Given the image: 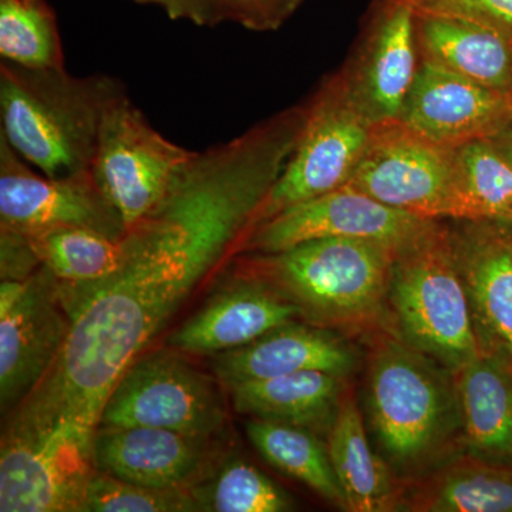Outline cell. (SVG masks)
<instances>
[{
  "instance_id": "1",
  "label": "cell",
  "mask_w": 512,
  "mask_h": 512,
  "mask_svg": "<svg viewBox=\"0 0 512 512\" xmlns=\"http://www.w3.org/2000/svg\"><path fill=\"white\" fill-rule=\"evenodd\" d=\"M303 124L301 107H289L228 143L192 151L161 201L127 229L114 274L59 281L72 329L45 379L13 410L16 429L92 456L111 390L201 282L244 247Z\"/></svg>"
},
{
  "instance_id": "2",
  "label": "cell",
  "mask_w": 512,
  "mask_h": 512,
  "mask_svg": "<svg viewBox=\"0 0 512 512\" xmlns=\"http://www.w3.org/2000/svg\"><path fill=\"white\" fill-rule=\"evenodd\" d=\"M366 370L370 433L403 484L464 451L454 372L386 329L370 345Z\"/></svg>"
},
{
  "instance_id": "3",
  "label": "cell",
  "mask_w": 512,
  "mask_h": 512,
  "mask_svg": "<svg viewBox=\"0 0 512 512\" xmlns=\"http://www.w3.org/2000/svg\"><path fill=\"white\" fill-rule=\"evenodd\" d=\"M123 84L106 74L0 63V137L50 178L92 173L100 124Z\"/></svg>"
},
{
  "instance_id": "4",
  "label": "cell",
  "mask_w": 512,
  "mask_h": 512,
  "mask_svg": "<svg viewBox=\"0 0 512 512\" xmlns=\"http://www.w3.org/2000/svg\"><path fill=\"white\" fill-rule=\"evenodd\" d=\"M396 247L362 238H318L274 254H256V276L333 330L372 329L387 318Z\"/></svg>"
},
{
  "instance_id": "5",
  "label": "cell",
  "mask_w": 512,
  "mask_h": 512,
  "mask_svg": "<svg viewBox=\"0 0 512 512\" xmlns=\"http://www.w3.org/2000/svg\"><path fill=\"white\" fill-rule=\"evenodd\" d=\"M383 329L451 372L480 355L446 222L397 249Z\"/></svg>"
},
{
  "instance_id": "6",
  "label": "cell",
  "mask_w": 512,
  "mask_h": 512,
  "mask_svg": "<svg viewBox=\"0 0 512 512\" xmlns=\"http://www.w3.org/2000/svg\"><path fill=\"white\" fill-rule=\"evenodd\" d=\"M183 355L163 349L138 357L107 397L99 426L156 427L205 441L217 436L227 419L220 387Z\"/></svg>"
},
{
  "instance_id": "7",
  "label": "cell",
  "mask_w": 512,
  "mask_h": 512,
  "mask_svg": "<svg viewBox=\"0 0 512 512\" xmlns=\"http://www.w3.org/2000/svg\"><path fill=\"white\" fill-rule=\"evenodd\" d=\"M349 187L426 220H464L454 148L431 143L400 121L373 127Z\"/></svg>"
},
{
  "instance_id": "8",
  "label": "cell",
  "mask_w": 512,
  "mask_h": 512,
  "mask_svg": "<svg viewBox=\"0 0 512 512\" xmlns=\"http://www.w3.org/2000/svg\"><path fill=\"white\" fill-rule=\"evenodd\" d=\"M373 127L349 100L338 74L330 76L308 103L298 144L255 227L288 208L348 185Z\"/></svg>"
},
{
  "instance_id": "9",
  "label": "cell",
  "mask_w": 512,
  "mask_h": 512,
  "mask_svg": "<svg viewBox=\"0 0 512 512\" xmlns=\"http://www.w3.org/2000/svg\"><path fill=\"white\" fill-rule=\"evenodd\" d=\"M191 154L161 136L123 89L104 110L92 173L128 229L156 207Z\"/></svg>"
},
{
  "instance_id": "10",
  "label": "cell",
  "mask_w": 512,
  "mask_h": 512,
  "mask_svg": "<svg viewBox=\"0 0 512 512\" xmlns=\"http://www.w3.org/2000/svg\"><path fill=\"white\" fill-rule=\"evenodd\" d=\"M86 227L123 238L126 225L93 173L50 178L0 137V229L32 237L50 229Z\"/></svg>"
},
{
  "instance_id": "11",
  "label": "cell",
  "mask_w": 512,
  "mask_h": 512,
  "mask_svg": "<svg viewBox=\"0 0 512 512\" xmlns=\"http://www.w3.org/2000/svg\"><path fill=\"white\" fill-rule=\"evenodd\" d=\"M417 12L409 0H382L338 76L372 126L399 121L421 63Z\"/></svg>"
},
{
  "instance_id": "12",
  "label": "cell",
  "mask_w": 512,
  "mask_h": 512,
  "mask_svg": "<svg viewBox=\"0 0 512 512\" xmlns=\"http://www.w3.org/2000/svg\"><path fill=\"white\" fill-rule=\"evenodd\" d=\"M345 185L282 211L249 234L244 251L274 254L318 238H362L402 248L437 224Z\"/></svg>"
},
{
  "instance_id": "13",
  "label": "cell",
  "mask_w": 512,
  "mask_h": 512,
  "mask_svg": "<svg viewBox=\"0 0 512 512\" xmlns=\"http://www.w3.org/2000/svg\"><path fill=\"white\" fill-rule=\"evenodd\" d=\"M72 320L60 282L46 268L26 279L12 305L0 306V404L12 413L47 376L69 339Z\"/></svg>"
},
{
  "instance_id": "14",
  "label": "cell",
  "mask_w": 512,
  "mask_h": 512,
  "mask_svg": "<svg viewBox=\"0 0 512 512\" xmlns=\"http://www.w3.org/2000/svg\"><path fill=\"white\" fill-rule=\"evenodd\" d=\"M448 234L478 348L512 369V225L451 220Z\"/></svg>"
},
{
  "instance_id": "15",
  "label": "cell",
  "mask_w": 512,
  "mask_h": 512,
  "mask_svg": "<svg viewBox=\"0 0 512 512\" xmlns=\"http://www.w3.org/2000/svg\"><path fill=\"white\" fill-rule=\"evenodd\" d=\"M512 120V97L421 59L400 123L441 147L490 138Z\"/></svg>"
},
{
  "instance_id": "16",
  "label": "cell",
  "mask_w": 512,
  "mask_h": 512,
  "mask_svg": "<svg viewBox=\"0 0 512 512\" xmlns=\"http://www.w3.org/2000/svg\"><path fill=\"white\" fill-rule=\"evenodd\" d=\"M359 356L336 330L308 323L276 326L242 348L215 355L214 370L227 387L305 370L349 377Z\"/></svg>"
},
{
  "instance_id": "17",
  "label": "cell",
  "mask_w": 512,
  "mask_h": 512,
  "mask_svg": "<svg viewBox=\"0 0 512 512\" xmlns=\"http://www.w3.org/2000/svg\"><path fill=\"white\" fill-rule=\"evenodd\" d=\"M208 441L156 427H97L94 470L156 488H191L208 464Z\"/></svg>"
},
{
  "instance_id": "18",
  "label": "cell",
  "mask_w": 512,
  "mask_h": 512,
  "mask_svg": "<svg viewBox=\"0 0 512 512\" xmlns=\"http://www.w3.org/2000/svg\"><path fill=\"white\" fill-rule=\"evenodd\" d=\"M298 316V306L255 276L218 293L171 333L168 345L184 355H220L242 348Z\"/></svg>"
},
{
  "instance_id": "19",
  "label": "cell",
  "mask_w": 512,
  "mask_h": 512,
  "mask_svg": "<svg viewBox=\"0 0 512 512\" xmlns=\"http://www.w3.org/2000/svg\"><path fill=\"white\" fill-rule=\"evenodd\" d=\"M94 473L86 458L37 441L2 437L0 511L82 512Z\"/></svg>"
},
{
  "instance_id": "20",
  "label": "cell",
  "mask_w": 512,
  "mask_h": 512,
  "mask_svg": "<svg viewBox=\"0 0 512 512\" xmlns=\"http://www.w3.org/2000/svg\"><path fill=\"white\" fill-rule=\"evenodd\" d=\"M421 59L512 97V35L467 16L417 10Z\"/></svg>"
},
{
  "instance_id": "21",
  "label": "cell",
  "mask_w": 512,
  "mask_h": 512,
  "mask_svg": "<svg viewBox=\"0 0 512 512\" xmlns=\"http://www.w3.org/2000/svg\"><path fill=\"white\" fill-rule=\"evenodd\" d=\"M400 511L512 512V463L461 451L404 483Z\"/></svg>"
},
{
  "instance_id": "22",
  "label": "cell",
  "mask_w": 512,
  "mask_h": 512,
  "mask_svg": "<svg viewBox=\"0 0 512 512\" xmlns=\"http://www.w3.org/2000/svg\"><path fill=\"white\" fill-rule=\"evenodd\" d=\"M348 377L305 370L228 387L238 413L328 436L346 394Z\"/></svg>"
},
{
  "instance_id": "23",
  "label": "cell",
  "mask_w": 512,
  "mask_h": 512,
  "mask_svg": "<svg viewBox=\"0 0 512 512\" xmlns=\"http://www.w3.org/2000/svg\"><path fill=\"white\" fill-rule=\"evenodd\" d=\"M326 439L346 511H400L404 484L373 450L365 417L352 393L343 397Z\"/></svg>"
},
{
  "instance_id": "24",
  "label": "cell",
  "mask_w": 512,
  "mask_h": 512,
  "mask_svg": "<svg viewBox=\"0 0 512 512\" xmlns=\"http://www.w3.org/2000/svg\"><path fill=\"white\" fill-rule=\"evenodd\" d=\"M464 451L485 460L512 463V369L480 353L454 372Z\"/></svg>"
},
{
  "instance_id": "25",
  "label": "cell",
  "mask_w": 512,
  "mask_h": 512,
  "mask_svg": "<svg viewBox=\"0 0 512 512\" xmlns=\"http://www.w3.org/2000/svg\"><path fill=\"white\" fill-rule=\"evenodd\" d=\"M245 427L252 446L272 467L346 511L345 495L330 461L328 441L325 443L320 434L261 419H251Z\"/></svg>"
},
{
  "instance_id": "26",
  "label": "cell",
  "mask_w": 512,
  "mask_h": 512,
  "mask_svg": "<svg viewBox=\"0 0 512 512\" xmlns=\"http://www.w3.org/2000/svg\"><path fill=\"white\" fill-rule=\"evenodd\" d=\"M28 238L43 268L63 284L99 281L123 264V238L97 229L62 227Z\"/></svg>"
},
{
  "instance_id": "27",
  "label": "cell",
  "mask_w": 512,
  "mask_h": 512,
  "mask_svg": "<svg viewBox=\"0 0 512 512\" xmlns=\"http://www.w3.org/2000/svg\"><path fill=\"white\" fill-rule=\"evenodd\" d=\"M464 220L512 225V164L491 138L454 148Z\"/></svg>"
},
{
  "instance_id": "28",
  "label": "cell",
  "mask_w": 512,
  "mask_h": 512,
  "mask_svg": "<svg viewBox=\"0 0 512 512\" xmlns=\"http://www.w3.org/2000/svg\"><path fill=\"white\" fill-rule=\"evenodd\" d=\"M0 56L26 69H64L62 37L47 0H0Z\"/></svg>"
},
{
  "instance_id": "29",
  "label": "cell",
  "mask_w": 512,
  "mask_h": 512,
  "mask_svg": "<svg viewBox=\"0 0 512 512\" xmlns=\"http://www.w3.org/2000/svg\"><path fill=\"white\" fill-rule=\"evenodd\" d=\"M198 511L286 512L296 504L284 488L261 470L242 460H231L205 481L192 485Z\"/></svg>"
},
{
  "instance_id": "30",
  "label": "cell",
  "mask_w": 512,
  "mask_h": 512,
  "mask_svg": "<svg viewBox=\"0 0 512 512\" xmlns=\"http://www.w3.org/2000/svg\"><path fill=\"white\" fill-rule=\"evenodd\" d=\"M198 511L191 488H156L128 483L94 470L87 484L82 512Z\"/></svg>"
},
{
  "instance_id": "31",
  "label": "cell",
  "mask_w": 512,
  "mask_h": 512,
  "mask_svg": "<svg viewBox=\"0 0 512 512\" xmlns=\"http://www.w3.org/2000/svg\"><path fill=\"white\" fill-rule=\"evenodd\" d=\"M305 0H215L221 22L254 32L278 30Z\"/></svg>"
},
{
  "instance_id": "32",
  "label": "cell",
  "mask_w": 512,
  "mask_h": 512,
  "mask_svg": "<svg viewBox=\"0 0 512 512\" xmlns=\"http://www.w3.org/2000/svg\"><path fill=\"white\" fill-rule=\"evenodd\" d=\"M417 10L450 13L491 23L512 35V0H409Z\"/></svg>"
},
{
  "instance_id": "33",
  "label": "cell",
  "mask_w": 512,
  "mask_h": 512,
  "mask_svg": "<svg viewBox=\"0 0 512 512\" xmlns=\"http://www.w3.org/2000/svg\"><path fill=\"white\" fill-rule=\"evenodd\" d=\"M42 268L26 235L0 229V278L26 281Z\"/></svg>"
},
{
  "instance_id": "34",
  "label": "cell",
  "mask_w": 512,
  "mask_h": 512,
  "mask_svg": "<svg viewBox=\"0 0 512 512\" xmlns=\"http://www.w3.org/2000/svg\"><path fill=\"white\" fill-rule=\"evenodd\" d=\"M140 5L158 6L173 20H188L197 26H217L221 23L215 0H131Z\"/></svg>"
},
{
  "instance_id": "35",
  "label": "cell",
  "mask_w": 512,
  "mask_h": 512,
  "mask_svg": "<svg viewBox=\"0 0 512 512\" xmlns=\"http://www.w3.org/2000/svg\"><path fill=\"white\" fill-rule=\"evenodd\" d=\"M490 138L495 144V147H497L512 164V120L507 126L501 128L497 134H494V136Z\"/></svg>"
}]
</instances>
